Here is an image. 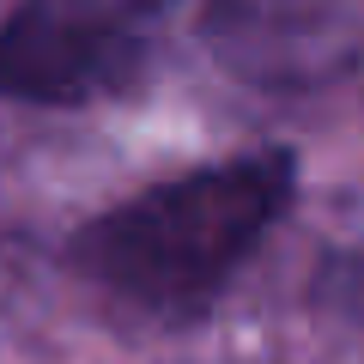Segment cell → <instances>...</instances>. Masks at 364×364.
<instances>
[{
    "label": "cell",
    "instance_id": "obj_1",
    "mask_svg": "<svg viewBox=\"0 0 364 364\" xmlns=\"http://www.w3.org/2000/svg\"><path fill=\"white\" fill-rule=\"evenodd\" d=\"M298 188V158L279 146L195 164L104 207L73 237V267L122 310L195 322L261 255Z\"/></svg>",
    "mask_w": 364,
    "mask_h": 364
},
{
    "label": "cell",
    "instance_id": "obj_2",
    "mask_svg": "<svg viewBox=\"0 0 364 364\" xmlns=\"http://www.w3.org/2000/svg\"><path fill=\"white\" fill-rule=\"evenodd\" d=\"M170 0H13L0 18V97L85 109L140 85Z\"/></svg>",
    "mask_w": 364,
    "mask_h": 364
},
{
    "label": "cell",
    "instance_id": "obj_3",
    "mask_svg": "<svg viewBox=\"0 0 364 364\" xmlns=\"http://www.w3.org/2000/svg\"><path fill=\"white\" fill-rule=\"evenodd\" d=\"M200 43L255 91H322L358 61V0H200Z\"/></svg>",
    "mask_w": 364,
    "mask_h": 364
}]
</instances>
